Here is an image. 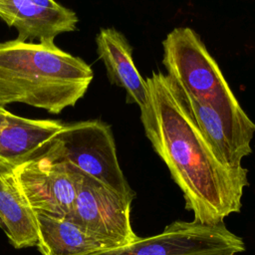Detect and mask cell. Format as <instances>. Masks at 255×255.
I'll use <instances>...</instances> for the list:
<instances>
[{"instance_id":"4fadbf2b","label":"cell","mask_w":255,"mask_h":255,"mask_svg":"<svg viewBox=\"0 0 255 255\" xmlns=\"http://www.w3.org/2000/svg\"><path fill=\"white\" fill-rule=\"evenodd\" d=\"M37 227V247L42 255H84L113 248L89 234L67 217L34 211Z\"/></svg>"},{"instance_id":"9c48e42d","label":"cell","mask_w":255,"mask_h":255,"mask_svg":"<svg viewBox=\"0 0 255 255\" xmlns=\"http://www.w3.org/2000/svg\"><path fill=\"white\" fill-rule=\"evenodd\" d=\"M0 18L18 31V40L42 44H53L78 23L76 13L55 0H0Z\"/></svg>"},{"instance_id":"5b68a950","label":"cell","mask_w":255,"mask_h":255,"mask_svg":"<svg viewBox=\"0 0 255 255\" xmlns=\"http://www.w3.org/2000/svg\"><path fill=\"white\" fill-rule=\"evenodd\" d=\"M243 251V239L229 231L224 223L176 220L156 235L84 255H231Z\"/></svg>"},{"instance_id":"52a82bcc","label":"cell","mask_w":255,"mask_h":255,"mask_svg":"<svg viewBox=\"0 0 255 255\" xmlns=\"http://www.w3.org/2000/svg\"><path fill=\"white\" fill-rule=\"evenodd\" d=\"M162 48L166 75L180 93L204 98L228 84L199 35L191 28H174L162 41Z\"/></svg>"},{"instance_id":"9a60e30c","label":"cell","mask_w":255,"mask_h":255,"mask_svg":"<svg viewBox=\"0 0 255 255\" xmlns=\"http://www.w3.org/2000/svg\"><path fill=\"white\" fill-rule=\"evenodd\" d=\"M0 107H5V106H3V105L0 103Z\"/></svg>"},{"instance_id":"277c9868","label":"cell","mask_w":255,"mask_h":255,"mask_svg":"<svg viewBox=\"0 0 255 255\" xmlns=\"http://www.w3.org/2000/svg\"><path fill=\"white\" fill-rule=\"evenodd\" d=\"M180 94L199 129L224 162L231 167L243 166L242 159L252 152L255 124L229 85L204 98Z\"/></svg>"},{"instance_id":"30bf717a","label":"cell","mask_w":255,"mask_h":255,"mask_svg":"<svg viewBox=\"0 0 255 255\" xmlns=\"http://www.w3.org/2000/svg\"><path fill=\"white\" fill-rule=\"evenodd\" d=\"M58 120H34L0 107V159L19 164L41 155L61 131Z\"/></svg>"},{"instance_id":"8992f818","label":"cell","mask_w":255,"mask_h":255,"mask_svg":"<svg viewBox=\"0 0 255 255\" xmlns=\"http://www.w3.org/2000/svg\"><path fill=\"white\" fill-rule=\"evenodd\" d=\"M131 203L82 174L73 209L67 218L112 247L125 246L138 239L130 221Z\"/></svg>"},{"instance_id":"ba28073f","label":"cell","mask_w":255,"mask_h":255,"mask_svg":"<svg viewBox=\"0 0 255 255\" xmlns=\"http://www.w3.org/2000/svg\"><path fill=\"white\" fill-rule=\"evenodd\" d=\"M18 184L33 211L68 217L82 173L45 153L14 165Z\"/></svg>"},{"instance_id":"5bb4252c","label":"cell","mask_w":255,"mask_h":255,"mask_svg":"<svg viewBox=\"0 0 255 255\" xmlns=\"http://www.w3.org/2000/svg\"><path fill=\"white\" fill-rule=\"evenodd\" d=\"M0 228H1V229H3V226H2V223H1V221H0Z\"/></svg>"},{"instance_id":"7a4b0ae2","label":"cell","mask_w":255,"mask_h":255,"mask_svg":"<svg viewBox=\"0 0 255 255\" xmlns=\"http://www.w3.org/2000/svg\"><path fill=\"white\" fill-rule=\"evenodd\" d=\"M93 70L84 60L53 44L0 42V103H22L60 114L89 89Z\"/></svg>"},{"instance_id":"3957f363","label":"cell","mask_w":255,"mask_h":255,"mask_svg":"<svg viewBox=\"0 0 255 255\" xmlns=\"http://www.w3.org/2000/svg\"><path fill=\"white\" fill-rule=\"evenodd\" d=\"M43 153L96 179L128 201L135 197L120 166L112 128L102 120L64 123Z\"/></svg>"},{"instance_id":"6da1fadb","label":"cell","mask_w":255,"mask_h":255,"mask_svg":"<svg viewBox=\"0 0 255 255\" xmlns=\"http://www.w3.org/2000/svg\"><path fill=\"white\" fill-rule=\"evenodd\" d=\"M147 101L140 109L144 133L180 188L193 220L219 224L242 207L248 170L231 167L199 129L178 88L160 72L145 79Z\"/></svg>"},{"instance_id":"7c38bea8","label":"cell","mask_w":255,"mask_h":255,"mask_svg":"<svg viewBox=\"0 0 255 255\" xmlns=\"http://www.w3.org/2000/svg\"><path fill=\"white\" fill-rule=\"evenodd\" d=\"M0 221L15 248L36 246L38 241L34 211L18 184L14 164L0 159Z\"/></svg>"},{"instance_id":"2e32d148","label":"cell","mask_w":255,"mask_h":255,"mask_svg":"<svg viewBox=\"0 0 255 255\" xmlns=\"http://www.w3.org/2000/svg\"><path fill=\"white\" fill-rule=\"evenodd\" d=\"M231 255H238V253H235V254H231Z\"/></svg>"},{"instance_id":"8fae6325","label":"cell","mask_w":255,"mask_h":255,"mask_svg":"<svg viewBox=\"0 0 255 255\" xmlns=\"http://www.w3.org/2000/svg\"><path fill=\"white\" fill-rule=\"evenodd\" d=\"M96 44L111 84L126 91L128 104L142 109L147 101V85L134 65L132 48L125 35L115 28H103L96 37Z\"/></svg>"}]
</instances>
